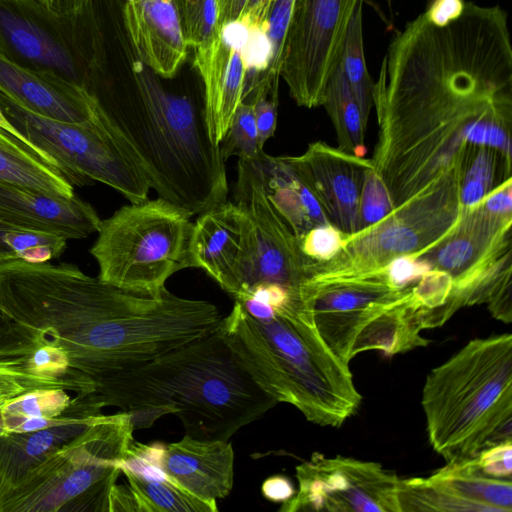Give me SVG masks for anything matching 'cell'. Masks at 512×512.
Wrapping results in <instances>:
<instances>
[{
    "label": "cell",
    "instance_id": "cell-47",
    "mask_svg": "<svg viewBox=\"0 0 512 512\" xmlns=\"http://www.w3.org/2000/svg\"><path fill=\"white\" fill-rule=\"evenodd\" d=\"M250 0H216L221 29L229 23L239 21Z\"/></svg>",
    "mask_w": 512,
    "mask_h": 512
},
{
    "label": "cell",
    "instance_id": "cell-9",
    "mask_svg": "<svg viewBox=\"0 0 512 512\" xmlns=\"http://www.w3.org/2000/svg\"><path fill=\"white\" fill-rule=\"evenodd\" d=\"M462 212L458 169L379 222L347 234L332 259L310 262L301 285L361 276L381 270L400 256H418L447 236Z\"/></svg>",
    "mask_w": 512,
    "mask_h": 512
},
{
    "label": "cell",
    "instance_id": "cell-31",
    "mask_svg": "<svg viewBox=\"0 0 512 512\" xmlns=\"http://www.w3.org/2000/svg\"><path fill=\"white\" fill-rule=\"evenodd\" d=\"M322 106L334 126L338 148L357 157H364L367 123L362 118L341 63L331 77Z\"/></svg>",
    "mask_w": 512,
    "mask_h": 512
},
{
    "label": "cell",
    "instance_id": "cell-42",
    "mask_svg": "<svg viewBox=\"0 0 512 512\" xmlns=\"http://www.w3.org/2000/svg\"><path fill=\"white\" fill-rule=\"evenodd\" d=\"M465 4L464 0H431L423 14L432 25L445 27L462 15Z\"/></svg>",
    "mask_w": 512,
    "mask_h": 512
},
{
    "label": "cell",
    "instance_id": "cell-10",
    "mask_svg": "<svg viewBox=\"0 0 512 512\" xmlns=\"http://www.w3.org/2000/svg\"><path fill=\"white\" fill-rule=\"evenodd\" d=\"M512 214H495L480 202L463 208L459 223L435 246L416 256L452 278L448 320L462 307H495L511 294Z\"/></svg>",
    "mask_w": 512,
    "mask_h": 512
},
{
    "label": "cell",
    "instance_id": "cell-19",
    "mask_svg": "<svg viewBox=\"0 0 512 512\" xmlns=\"http://www.w3.org/2000/svg\"><path fill=\"white\" fill-rule=\"evenodd\" d=\"M0 222L71 240L97 233L101 219L93 206L76 194L52 197L0 181Z\"/></svg>",
    "mask_w": 512,
    "mask_h": 512
},
{
    "label": "cell",
    "instance_id": "cell-30",
    "mask_svg": "<svg viewBox=\"0 0 512 512\" xmlns=\"http://www.w3.org/2000/svg\"><path fill=\"white\" fill-rule=\"evenodd\" d=\"M511 164L494 148L469 147L459 167V200L462 208L478 205L492 189L510 178Z\"/></svg>",
    "mask_w": 512,
    "mask_h": 512
},
{
    "label": "cell",
    "instance_id": "cell-52",
    "mask_svg": "<svg viewBox=\"0 0 512 512\" xmlns=\"http://www.w3.org/2000/svg\"><path fill=\"white\" fill-rule=\"evenodd\" d=\"M125 1L127 2V1H131V0H125Z\"/></svg>",
    "mask_w": 512,
    "mask_h": 512
},
{
    "label": "cell",
    "instance_id": "cell-20",
    "mask_svg": "<svg viewBox=\"0 0 512 512\" xmlns=\"http://www.w3.org/2000/svg\"><path fill=\"white\" fill-rule=\"evenodd\" d=\"M129 40L154 73L172 79L187 57L180 21L172 0H131L122 5Z\"/></svg>",
    "mask_w": 512,
    "mask_h": 512
},
{
    "label": "cell",
    "instance_id": "cell-51",
    "mask_svg": "<svg viewBox=\"0 0 512 512\" xmlns=\"http://www.w3.org/2000/svg\"><path fill=\"white\" fill-rule=\"evenodd\" d=\"M0 127H2L5 130L11 132L12 134L18 136L21 140H23L24 142H26L30 146L35 147L28 140H26V138L23 135H21L16 128H14L11 125V123L7 120V118L4 116V114L2 113L1 110H0ZM35 148H37V147H35Z\"/></svg>",
    "mask_w": 512,
    "mask_h": 512
},
{
    "label": "cell",
    "instance_id": "cell-4",
    "mask_svg": "<svg viewBox=\"0 0 512 512\" xmlns=\"http://www.w3.org/2000/svg\"><path fill=\"white\" fill-rule=\"evenodd\" d=\"M258 320L234 300L216 330L235 361L275 401L297 408L320 426L340 427L362 396L349 364L319 336L299 294Z\"/></svg>",
    "mask_w": 512,
    "mask_h": 512
},
{
    "label": "cell",
    "instance_id": "cell-35",
    "mask_svg": "<svg viewBox=\"0 0 512 512\" xmlns=\"http://www.w3.org/2000/svg\"><path fill=\"white\" fill-rule=\"evenodd\" d=\"M221 156L224 160L231 156L239 159H254L263 150L259 143L253 105L242 100L237 107L230 126L219 143Z\"/></svg>",
    "mask_w": 512,
    "mask_h": 512
},
{
    "label": "cell",
    "instance_id": "cell-21",
    "mask_svg": "<svg viewBox=\"0 0 512 512\" xmlns=\"http://www.w3.org/2000/svg\"><path fill=\"white\" fill-rule=\"evenodd\" d=\"M234 450L228 440L197 439L186 434L165 444L160 468L193 495L217 503L234 483Z\"/></svg>",
    "mask_w": 512,
    "mask_h": 512
},
{
    "label": "cell",
    "instance_id": "cell-48",
    "mask_svg": "<svg viewBox=\"0 0 512 512\" xmlns=\"http://www.w3.org/2000/svg\"><path fill=\"white\" fill-rule=\"evenodd\" d=\"M45 8L59 14L71 13L82 6L89 0H33Z\"/></svg>",
    "mask_w": 512,
    "mask_h": 512
},
{
    "label": "cell",
    "instance_id": "cell-26",
    "mask_svg": "<svg viewBox=\"0 0 512 512\" xmlns=\"http://www.w3.org/2000/svg\"><path fill=\"white\" fill-rule=\"evenodd\" d=\"M425 480L468 505L472 512H512L511 479L483 474L474 458L447 463Z\"/></svg>",
    "mask_w": 512,
    "mask_h": 512
},
{
    "label": "cell",
    "instance_id": "cell-12",
    "mask_svg": "<svg viewBox=\"0 0 512 512\" xmlns=\"http://www.w3.org/2000/svg\"><path fill=\"white\" fill-rule=\"evenodd\" d=\"M0 56L84 90L86 48L81 9L59 14L33 0H0Z\"/></svg>",
    "mask_w": 512,
    "mask_h": 512
},
{
    "label": "cell",
    "instance_id": "cell-5",
    "mask_svg": "<svg viewBox=\"0 0 512 512\" xmlns=\"http://www.w3.org/2000/svg\"><path fill=\"white\" fill-rule=\"evenodd\" d=\"M421 403L430 445L447 463L512 440V335L469 341L430 371Z\"/></svg>",
    "mask_w": 512,
    "mask_h": 512
},
{
    "label": "cell",
    "instance_id": "cell-29",
    "mask_svg": "<svg viewBox=\"0 0 512 512\" xmlns=\"http://www.w3.org/2000/svg\"><path fill=\"white\" fill-rule=\"evenodd\" d=\"M139 512H217V503L203 500L168 476L147 477L121 467Z\"/></svg>",
    "mask_w": 512,
    "mask_h": 512
},
{
    "label": "cell",
    "instance_id": "cell-37",
    "mask_svg": "<svg viewBox=\"0 0 512 512\" xmlns=\"http://www.w3.org/2000/svg\"><path fill=\"white\" fill-rule=\"evenodd\" d=\"M393 209L390 193L372 165L364 174L358 207L359 230L379 222Z\"/></svg>",
    "mask_w": 512,
    "mask_h": 512
},
{
    "label": "cell",
    "instance_id": "cell-23",
    "mask_svg": "<svg viewBox=\"0 0 512 512\" xmlns=\"http://www.w3.org/2000/svg\"><path fill=\"white\" fill-rule=\"evenodd\" d=\"M259 182L268 199L296 237L329 224L320 204L288 156H271L262 150L250 160L239 159Z\"/></svg>",
    "mask_w": 512,
    "mask_h": 512
},
{
    "label": "cell",
    "instance_id": "cell-17",
    "mask_svg": "<svg viewBox=\"0 0 512 512\" xmlns=\"http://www.w3.org/2000/svg\"><path fill=\"white\" fill-rule=\"evenodd\" d=\"M252 223L240 204L226 200L199 214L191 249L195 268L204 270L233 298L248 258Z\"/></svg>",
    "mask_w": 512,
    "mask_h": 512
},
{
    "label": "cell",
    "instance_id": "cell-11",
    "mask_svg": "<svg viewBox=\"0 0 512 512\" xmlns=\"http://www.w3.org/2000/svg\"><path fill=\"white\" fill-rule=\"evenodd\" d=\"M0 110L26 140L58 163L73 186L101 182L130 203L148 199L150 186L97 114L82 123L61 122L34 114L1 92Z\"/></svg>",
    "mask_w": 512,
    "mask_h": 512
},
{
    "label": "cell",
    "instance_id": "cell-38",
    "mask_svg": "<svg viewBox=\"0 0 512 512\" xmlns=\"http://www.w3.org/2000/svg\"><path fill=\"white\" fill-rule=\"evenodd\" d=\"M253 105L259 143L262 147L277 127L278 87L269 83H258L246 90L243 99Z\"/></svg>",
    "mask_w": 512,
    "mask_h": 512
},
{
    "label": "cell",
    "instance_id": "cell-41",
    "mask_svg": "<svg viewBox=\"0 0 512 512\" xmlns=\"http://www.w3.org/2000/svg\"><path fill=\"white\" fill-rule=\"evenodd\" d=\"M384 270L394 286L405 288L412 286L431 269L426 261L416 256H400L389 262Z\"/></svg>",
    "mask_w": 512,
    "mask_h": 512
},
{
    "label": "cell",
    "instance_id": "cell-24",
    "mask_svg": "<svg viewBox=\"0 0 512 512\" xmlns=\"http://www.w3.org/2000/svg\"><path fill=\"white\" fill-rule=\"evenodd\" d=\"M188 47L203 83L204 99L219 86L227 56L216 0H172Z\"/></svg>",
    "mask_w": 512,
    "mask_h": 512
},
{
    "label": "cell",
    "instance_id": "cell-13",
    "mask_svg": "<svg viewBox=\"0 0 512 512\" xmlns=\"http://www.w3.org/2000/svg\"><path fill=\"white\" fill-rule=\"evenodd\" d=\"M358 0H296L281 59L280 77L297 105H323Z\"/></svg>",
    "mask_w": 512,
    "mask_h": 512
},
{
    "label": "cell",
    "instance_id": "cell-27",
    "mask_svg": "<svg viewBox=\"0 0 512 512\" xmlns=\"http://www.w3.org/2000/svg\"><path fill=\"white\" fill-rule=\"evenodd\" d=\"M13 335L0 344V399L12 400L28 392L45 388H63L75 394L89 389L72 378H49L32 372L29 358L35 343L13 329Z\"/></svg>",
    "mask_w": 512,
    "mask_h": 512
},
{
    "label": "cell",
    "instance_id": "cell-32",
    "mask_svg": "<svg viewBox=\"0 0 512 512\" xmlns=\"http://www.w3.org/2000/svg\"><path fill=\"white\" fill-rule=\"evenodd\" d=\"M223 41L228 47L226 63L214 104L206 112L209 134L217 145L225 136L234 113L242 102L247 77V69L239 49L224 39Z\"/></svg>",
    "mask_w": 512,
    "mask_h": 512
},
{
    "label": "cell",
    "instance_id": "cell-7",
    "mask_svg": "<svg viewBox=\"0 0 512 512\" xmlns=\"http://www.w3.org/2000/svg\"><path fill=\"white\" fill-rule=\"evenodd\" d=\"M127 412L100 417L35 465L0 501V512H109L134 432Z\"/></svg>",
    "mask_w": 512,
    "mask_h": 512
},
{
    "label": "cell",
    "instance_id": "cell-25",
    "mask_svg": "<svg viewBox=\"0 0 512 512\" xmlns=\"http://www.w3.org/2000/svg\"><path fill=\"white\" fill-rule=\"evenodd\" d=\"M0 181L52 197L75 195L74 186L54 159L2 127Z\"/></svg>",
    "mask_w": 512,
    "mask_h": 512
},
{
    "label": "cell",
    "instance_id": "cell-44",
    "mask_svg": "<svg viewBox=\"0 0 512 512\" xmlns=\"http://www.w3.org/2000/svg\"><path fill=\"white\" fill-rule=\"evenodd\" d=\"M483 206L495 214H512V178H507L482 200Z\"/></svg>",
    "mask_w": 512,
    "mask_h": 512
},
{
    "label": "cell",
    "instance_id": "cell-50",
    "mask_svg": "<svg viewBox=\"0 0 512 512\" xmlns=\"http://www.w3.org/2000/svg\"><path fill=\"white\" fill-rule=\"evenodd\" d=\"M13 333L12 324L0 307V344L9 339Z\"/></svg>",
    "mask_w": 512,
    "mask_h": 512
},
{
    "label": "cell",
    "instance_id": "cell-22",
    "mask_svg": "<svg viewBox=\"0 0 512 512\" xmlns=\"http://www.w3.org/2000/svg\"><path fill=\"white\" fill-rule=\"evenodd\" d=\"M0 92L22 108L57 121L93 119L95 106L87 93L51 74L18 66L0 56Z\"/></svg>",
    "mask_w": 512,
    "mask_h": 512
},
{
    "label": "cell",
    "instance_id": "cell-14",
    "mask_svg": "<svg viewBox=\"0 0 512 512\" xmlns=\"http://www.w3.org/2000/svg\"><path fill=\"white\" fill-rule=\"evenodd\" d=\"M296 478L298 490L279 511L401 512L400 478L376 462L316 453Z\"/></svg>",
    "mask_w": 512,
    "mask_h": 512
},
{
    "label": "cell",
    "instance_id": "cell-36",
    "mask_svg": "<svg viewBox=\"0 0 512 512\" xmlns=\"http://www.w3.org/2000/svg\"><path fill=\"white\" fill-rule=\"evenodd\" d=\"M5 241L17 258L31 263H43L60 257L68 240L45 232L10 230L5 235Z\"/></svg>",
    "mask_w": 512,
    "mask_h": 512
},
{
    "label": "cell",
    "instance_id": "cell-49",
    "mask_svg": "<svg viewBox=\"0 0 512 512\" xmlns=\"http://www.w3.org/2000/svg\"><path fill=\"white\" fill-rule=\"evenodd\" d=\"M10 230H20L0 222V263L17 258L15 252L5 241V235Z\"/></svg>",
    "mask_w": 512,
    "mask_h": 512
},
{
    "label": "cell",
    "instance_id": "cell-33",
    "mask_svg": "<svg viewBox=\"0 0 512 512\" xmlns=\"http://www.w3.org/2000/svg\"><path fill=\"white\" fill-rule=\"evenodd\" d=\"M362 4L363 0H358L353 9L343 46L341 64L362 118L368 123L373 106L374 83L367 71L364 57Z\"/></svg>",
    "mask_w": 512,
    "mask_h": 512
},
{
    "label": "cell",
    "instance_id": "cell-16",
    "mask_svg": "<svg viewBox=\"0 0 512 512\" xmlns=\"http://www.w3.org/2000/svg\"><path fill=\"white\" fill-rule=\"evenodd\" d=\"M324 211L329 223L346 234L359 231L358 207L371 159L357 157L325 142L309 144L299 156H288Z\"/></svg>",
    "mask_w": 512,
    "mask_h": 512
},
{
    "label": "cell",
    "instance_id": "cell-43",
    "mask_svg": "<svg viewBox=\"0 0 512 512\" xmlns=\"http://www.w3.org/2000/svg\"><path fill=\"white\" fill-rule=\"evenodd\" d=\"M261 493L269 501L284 503L295 495L296 490L290 478L276 474L264 480L261 485Z\"/></svg>",
    "mask_w": 512,
    "mask_h": 512
},
{
    "label": "cell",
    "instance_id": "cell-46",
    "mask_svg": "<svg viewBox=\"0 0 512 512\" xmlns=\"http://www.w3.org/2000/svg\"><path fill=\"white\" fill-rule=\"evenodd\" d=\"M273 1L274 0H250L239 21L246 27L263 29Z\"/></svg>",
    "mask_w": 512,
    "mask_h": 512
},
{
    "label": "cell",
    "instance_id": "cell-34",
    "mask_svg": "<svg viewBox=\"0 0 512 512\" xmlns=\"http://www.w3.org/2000/svg\"><path fill=\"white\" fill-rule=\"evenodd\" d=\"M295 1H273L263 28L270 44V60L264 72L246 79L245 89L262 82L279 87L282 51Z\"/></svg>",
    "mask_w": 512,
    "mask_h": 512
},
{
    "label": "cell",
    "instance_id": "cell-15",
    "mask_svg": "<svg viewBox=\"0 0 512 512\" xmlns=\"http://www.w3.org/2000/svg\"><path fill=\"white\" fill-rule=\"evenodd\" d=\"M235 202L247 211L252 234L238 299L259 284H275L299 289L307 276V259L298 247L297 237L272 205L259 182L238 161Z\"/></svg>",
    "mask_w": 512,
    "mask_h": 512
},
{
    "label": "cell",
    "instance_id": "cell-28",
    "mask_svg": "<svg viewBox=\"0 0 512 512\" xmlns=\"http://www.w3.org/2000/svg\"><path fill=\"white\" fill-rule=\"evenodd\" d=\"M74 396L63 388H45L14 398L0 409V434L35 431L57 424Z\"/></svg>",
    "mask_w": 512,
    "mask_h": 512
},
{
    "label": "cell",
    "instance_id": "cell-6",
    "mask_svg": "<svg viewBox=\"0 0 512 512\" xmlns=\"http://www.w3.org/2000/svg\"><path fill=\"white\" fill-rule=\"evenodd\" d=\"M412 286H394L382 268L361 276L301 285L299 294L321 339L349 364L365 351L393 356L430 343L421 335L423 313Z\"/></svg>",
    "mask_w": 512,
    "mask_h": 512
},
{
    "label": "cell",
    "instance_id": "cell-1",
    "mask_svg": "<svg viewBox=\"0 0 512 512\" xmlns=\"http://www.w3.org/2000/svg\"><path fill=\"white\" fill-rule=\"evenodd\" d=\"M371 161L394 208L460 167L471 146L511 161L512 46L507 13L465 4L445 27L424 14L391 41L374 83Z\"/></svg>",
    "mask_w": 512,
    "mask_h": 512
},
{
    "label": "cell",
    "instance_id": "cell-45",
    "mask_svg": "<svg viewBox=\"0 0 512 512\" xmlns=\"http://www.w3.org/2000/svg\"><path fill=\"white\" fill-rule=\"evenodd\" d=\"M139 512L135 496L127 484L115 485L110 493L109 512Z\"/></svg>",
    "mask_w": 512,
    "mask_h": 512
},
{
    "label": "cell",
    "instance_id": "cell-8",
    "mask_svg": "<svg viewBox=\"0 0 512 512\" xmlns=\"http://www.w3.org/2000/svg\"><path fill=\"white\" fill-rule=\"evenodd\" d=\"M191 217L160 197L122 206L101 220L90 249L98 277L121 288L160 293L174 273L195 268Z\"/></svg>",
    "mask_w": 512,
    "mask_h": 512
},
{
    "label": "cell",
    "instance_id": "cell-39",
    "mask_svg": "<svg viewBox=\"0 0 512 512\" xmlns=\"http://www.w3.org/2000/svg\"><path fill=\"white\" fill-rule=\"evenodd\" d=\"M347 234L331 223L316 226L297 237L300 252L314 262L332 259L342 248Z\"/></svg>",
    "mask_w": 512,
    "mask_h": 512
},
{
    "label": "cell",
    "instance_id": "cell-40",
    "mask_svg": "<svg viewBox=\"0 0 512 512\" xmlns=\"http://www.w3.org/2000/svg\"><path fill=\"white\" fill-rule=\"evenodd\" d=\"M477 468L494 478L511 479L512 440L483 449L475 458Z\"/></svg>",
    "mask_w": 512,
    "mask_h": 512
},
{
    "label": "cell",
    "instance_id": "cell-18",
    "mask_svg": "<svg viewBox=\"0 0 512 512\" xmlns=\"http://www.w3.org/2000/svg\"><path fill=\"white\" fill-rule=\"evenodd\" d=\"M96 392L75 394L55 425L29 432L0 434V501L46 456L86 430L104 408Z\"/></svg>",
    "mask_w": 512,
    "mask_h": 512
},
{
    "label": "cell",
    "instance_id": "cell-3",
    "mask_svg": "<svg viewBox=\"0 0 512 512\" xmlns=\"http://www.w3.org/2000/svg\"><path fill=\"white\" fill-rule=\"evenodd\" d=\"M104 406L131 416L134 430L176 415L186 434L229 440L278 404L235 361L215 329L104 381Z\"/></svg>",
    "mask_w": 512,
    "mask_h": 512
},
{
    "label": "cell",
    "instance_id": "cell-2",
    "mask_svg": "<svg viewBox=\"0 0 512 512\" xmlns=\"http://www.w3.org/2000/svg\"><path fill=\"white\" fill-rule=\"evenodd\" d=\"M96 114L160 198L201 214L227 200L225 160L209 134L205 104L167 89L132 46L94 84Z\"/></svg>",
    "mask_w": 512,
    "mask_h": 512
}]
</instances>
